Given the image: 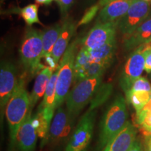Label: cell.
<instances>
[{
	"instance_id": "obj_1",
	"label": "cell",
	"mask_w": 151,
	"mask_h": 151,
	"mask_svg": "<svg viewBox=\"0 0 151 151\" xmlns=\"http://www.w3.org/2000/svg\"><path fill=\"white\" fill-rule=\"evenodd\" d=\"M30 109L29 95L22 78L18 81L12 97L6 107L5 113L9 127L10 148L16 146V137L20 126Z\"/></svg>"
},
{
	"instance_id": "obj_2",
	"label": "cell",
	"mask_w": 151,
	"mask_h": 151,
	"mask_svg": "<svg viewBox=\"0 0 151 151\" xmlns=\"http://www.w3.org/2000/svg\"><path fill=\"white\" fill-rule=\"evenodd\" d=\"M126 101L122 95L117 96L106 111L100 124L97 148L103 149L107 143L121 130L127 122Z\"/></svg>"
},
{
	"instance_id": "obj_3",
	"label": "cell",
	"mask_w": 151,
	"mask_h": 151,
	"mask_svg": "<svg viewBox=\"0 0 151 151\" xmlns=\"http://www.w3.org/2000/svg\"><path fill=\"white\" fill-rule=\"evenodd\" d=\"M103 76L83 79L76 83L66 99V109L71 118L74 119L81 111L92 101L101 86Z\"/></svg>"
},
{
	"instance_id": "obj_4",
	"label": "cell",
	"mask_w": 151,
	"mask_h": 151,
	"mask_svg": "<svg viewBox=\"0 0 151 151\" xmlns=\"http://www.w3.org/2000/svg\"><path fill=\"white\" fill-rule=\"evenodd\" d=\"M78 43V40H75L69 45L60 61L56 82L55 110L60 108L64 101H66L71 85L74 78V65L76 57V52Z\"/></svg>"
},
{
	"instance_id": "obj_5",
	"label": "cell",
	"mask_w": 151,
	"mask_h": 151,
	"mask_svg": "<svg viewBox=\"0 0 151 151\" xmlns=\"http://www.w3.org/2000/svg\"><path fill=\"white\" fill-rule=\"evenodd\" d=\"M42 51V32L34 28L27 29L20 47V55L24 69L30 74L35 75L44 68L41 64Z\"/></svg>"
},
{
	"instance_id": "obj_6",
	"label": "cell",
	"mask_w": 151,
	"mask_h": 151,
	"mask_svg": "<svg viewBox=\"0 0 151 151\" xmlns=\"http://www.w3.org/2000/svg\"><path fill=\"white\" fill-rule=\"evenodd\" d=\"M94 120L95 111L88 109L79 121L65 151H87L93 134Z\"/></svg>"
},
{
	"instance_id": "obj_7",
	"label": "cell",
	"mask_w": 151,
	"mask_h": 151,
	"mask_svg": "<svg viewBox=\"0 0 151 151\" xmlns=\"http://www.w3.org/2000/svg\"><path fill=\"white\" fill-rule=\"evenodd\" d=\"M150 5L142 0H133L127 12L118 20V29L126 38L131 35L150 15Z\"/></svg>"
},
{
	"instance_id": "obj_8",
	"label": "cell",
	"mask_w": 151,
	"mask_h": 151,
	"mask_svg": "<svg viewBox=\"0 0 151 151\" xmlns=\"http://www.w3.org/2000/svg\"><path fill=\"white\" fill-rule=\"evenodd\" d=\"M145 52L146 50L141 45L137 47L124 65L120 79V85L124 93L129 91L145 69Z\"/></svg>"
},
{
	"instance_id": "obj_9",
	"label": "cell",
	"mask_w": 151,
	"mask_h": 151,
	"mask_svg": "<svg viewBox=\"0 0 151 151\" xmlns=\"http://www.w3.org/2000/svg\"><path fill=\"white\" fill-rule=\"evenodd\" d=\"M118 21L97 22L85 38L82 48L90 51L116 38Z\"/></svg>"
},
{
	"instance_id": "obj_10",
	"label": "cell",
	"mask_w": 151,
	"mask_h": 151,
	"mask_svg": "<svg viewBox=\"0 0 151 151\" xmlns=\"http://www.w3.org/2000/svg\"><path fill=\"white\" fill-rule=\"evenodd\" d=\"M16 67L11 62H1L0 69V106L1 117L18 83L16 81Z\"/></svg>"
},
{
	"instance_id": "obj_11",
	"label": "cell",
	"mask_w": 151,
	"mask_h": 151,
	"mask_svg": "<svg viewBox=\"0 0 151 151\" xmlns=\"http://www.w3.org/2000/svg\"><path fill=\"white\" fill-rule=\"evenodd\" d=\"M73 120L67 109H64L62 106L58 108L51 122L48 137L43 145L48 142L58 143L65 140L70 133Z\"/></svg>"
},
{
	"instance_id": "obj_12",
	"label": "cell",
	"mask_w": 151,
	"mask_h": 151,
	"mask_svg": "<svg viewBox=\"0 0 151 151\" xmlns=\"http://www.w3.org/2000/svg\"><path fill=\"white\" fill-rule=\"evenodd\" d=\"M37 137V130L33 124L32 111H29L17 134L16 146L18 151H35Z\"/></svg>"
},
{
	"instance_id": "obj_13",
	"label": "cell",
	"mask_w": 151,
	"mask_h": 151,
	"mask_svg": "<svg viewBox=\"0 0 151 151\" xmlns=\"http://www.w3.org/2000/svg\"><path fill=\"white\" fill-rule=\"evenodd\" d=\"M137 129L127 121L124 127L107 143L102 151H128L137 140Z\"/></svg>"
},
{
	"instance_id": "obj_14",
	"label": "cell",
	"mask_w": 151,
	"mask_h": 151,
	"mask_svg": "<svg viewBox=\"0 0 151 151\" xmlns=\"http://www.w3.org/2000/svg\"><path fill=\"white\" fill-rule=\"evenodd\" d=\"M133 0H115L101 9L97 22L118 21L129 10Z\"/></svg>"
},
{
	"instance_id": "obj_15",
	"label": "cell",
	"mask_w": 151,
	"mask_h": 151,
	"mask_svg": "<svg viewBox=\"0 0 151 151\" xmlns=\"http://www.w3.org/2000/svg\"><path fill=\"white\" fill-rule=\"evenodd\" d=\"M58 69L52 73L49 83L47 87L46 91L45 92L42 102L39 105L38 110L43 113L45 118L48 121V124L51 125V122L53 115L55 113V104L56 97V82L58 77Z\"/></svg>"
},
{
	"instance_id": "obj_16",
	"label": "cell",
	"mask_w": 151,
	"mask_h": 151,
	"mask_svg": "<svg viewBox=\"0 0 151 151\" xmlns=\"http://www.w3.org/2000/svg\"><path fill=\"white\" fill-rule=\"evenodd\" d=\"M151 41V14L129 37L124 38V46L127 50L137 48Z\"/></svg>"
},
{
	"instance_id": "obj_17",
	"label": "cell",
	"mask_w": 151,
	"mask_h": 151,
	"mask_svg": "<svg viewBox=\"0 0 151 151\" xmlns=\"http://www.w3.org/2000/svg\"><path fill=\"white\" fill-rule=\"evenodd\" d=\"M77 26L70 20H65L62 24V29L52 52V58L58 65L62 57L69 46V41L74 34Z\"/></svg>"
},
{
	"instance_id": "obj_18",
	"label": "cell",
	"mask_w": 151,
	"mask_h": 151,
	"mask_svg": "<svg viewBox=\"0 0 151 151\" xmlns=\"http://www.w3.org/2000/svg\"><path fill=\"white\" fill-rule=\"evenodd\" d=\"M52 73H53V69L49 67H44L42 70L38 73L37 78L35 79V84H34L32 91L29 95V111H32L37 101L41 97H43Z\"/></svg>"
},
{
	"instance_id": "obj_19",
	"label": "cell",
	"mask_w": 151,
	"mask_h": 151,
	"mask_svg": "<svg viewBox=\"0 0 151 151\" xmlns=\"http://www.w3.org/2000/svg\"><path fill=\"white\" fill-rule=\"evenodd\" d=\"M116 51V39L114 38L102 46L90 50L89 52L92 61L101 62L111 66L114 60Z\"/></svg>"
},
{
	"instance_id": "obj_20",
	"label": "cell",
	"mask_w": 151,
	"mask_h": 151,
	"mask_svg": "<svg viewBox=\"0 0 151 151\" xmlns=\"http://www.w3.org/2000/svg\"><path fill=\"white\" fill-rule=\"evenodd\" d=\"M62 24H55L42 32V58H44L45 59L50 58L52 55V50L61 33Z\"/></svg>"
},
{
	"instance_id": "obj_21",
	"label": "cell",
	"mask_w": 151,
	"mask_h": 151,
	"mask_svg": "<svg viewBox=\"0 0 151 151\" xmlns=\"http://www.w3.org/2000/svg\"><path fill=\"white\" fill-rule=\"evenodd\" d=\"M150 92L148 91H130L126 93L127 99L139 113L144 108L150 99Z\"/></svg>"
},
{
	"instance_id": "obj_22",
	"label": "cell",
	"mask_w": 151,
	"mask_h": 151,
	"mask_svg": "<svg viewBox=\"0 0 151 151\" xmlns=\"http://www.w3.org/2000/svg\"><path fill=\"white\" fill-rule=\"evenodd\" d=\"M112 85L110 83L101 84L99 90L91 101V104L90 106L89 109L94 110L99 106L102 104L109 97L112 92Z\"/></svg>"
},
{
	"instance_id": "obj_23",
	"label": "cell",
	"mask_w": 151,
	"mask_h": 151,
	"mask_svg": "<svg viewBox=\"0 0 151 151\" xmlns=\"http://www.w3.org/2000/svg\"><path fill=\"white\" fill-rule=\"evenodd\" d=\"M39 6L37 4H29L19 10L20 16L28 25L31 26L35 23H40L38 16Z\"/></svg>"
},
{
	"instance_id": "obj_24",
	"label": "cell",
	"mask_w": 151,
	"mask_h": 151,
	"mask_svg": "<svg viewBox=\"0 0 151 151\" xmlns=\"http://www.w3.org/2000/svg\"><path fill=\"white\" fill-rule=\"evenodd\" d=\"M110 67V65H106V64L92 61L83 74L81 80L94 76H103L105 71Z\"/></svg>"
},
{
	"instance_id": "obj_25",
	"label": "cell",
	"mask_w": 151,
	"mask_h": 151,
	"mask_svg": "<svg viewBox=\"0 0 151 151\" xmlns=\"http://www.w3.org/2000/svg\"><path fill=\"white\" fill-rule=\"evenodd\" d=\"M137 122L141 129L146 136L151 134V113L143 109L137 113Z\"/></svg>"
},
{
	"instance_id": "obj_26",
	"label": "cell",
	"mask_w": 151,
	"mask_h": 151,
	"mask_svg": "<svg viewBox=\"0 0 151 151\" xmlns=\"http://www.w3.org/2000/svg\"><path fill=\"white\" fill-rule=\"evenodd\" d=\"M148 91L151 92V85L145 77H139L137 78L129 91ZM128 91V92H129ZM126 94V93H125Z\"/></svg>"
},
{
	"instance_id": "obj_27",
	"label": "cell",
	"mask_w": 151,
	"mask_h": 151,
	"mask_svg": "<svg viewBox=\"0 0 151 151\" xmlns=\"http://www.w3.org/2000/svg\"><path fill=\"white\" fill-rule=\"evenodd\" d=\"M99 9H100V6L99 4L92 6L90 7V8L86 11V14H84V16H83V18H81V20L78 22V24L76 25L77 27H78V26L80 25H83V24L89 23L92 19L94 18V16H96V15H97Z\"/></svg>"
},
{
	"instance_id": "obj_28",
	"label": "cell",
	"mask_w": 151,
	"mask_h": 151,
	"mask_svg": "<svg viewBox=\"0 0 151 151\" xmlns=\"http://www.w3.org/2000/svg\"><path fill=\"white\" fill-rule=\"evenodd\" d=\"M60 6V11L63 15H65L73 4V0H55Z\"/></svg>"
},
{
	"instance_id": "obj_29",
	"label": "cell",
	"mask_w": 151,
	"mask_h": 151,
	"mask_svg": "<svg viewBox=\"0 0 151 151\" xmlns=\"http://www.w3.org/2000/svg\"><path fill=\"white\" fill-rule=\"evenodd\" d=\"M145 71L146 73H151V47L145 52Z\"/></svg>"
},
{
	"instance_id": "obj_30",
	"label": "cell",
	"mask_w": 151,
	"mask_h": 151,
	"mask_svg": "<svg viewBox=\"0 0 151 151\" xmlns=\"http://www.w3.org/2000/svg\"><path fill=\"white\" fill-rule=\"evenodd\" d=\"M128 151H144V148L141 141L137 139L132 148Z\"/></svg>"
},
{
	"instance_id": "obj_31",
	"label": "cell",
	"mask_w": 151,
	"mask_h": 151,
	"mask_svg": "<svg viewBox=\"0 0 151 151\" xmlns=\"http://www.w3.org/2000/svg\"><path fill=\"white\" fill-rule=\"evenodd\" d=\"M144 151H151V134L146 136L144 141Z\"/></svg>"
},
{
	"instance_id": "obj_32",
	"label": "cell",
	"mask_w": 151,
	"mask_h": 151,
	"mask_svg": "<svg viewBox=\"0 0 151 151\" xmlns=\"http://www.w3.org/2000/svg\"><path fill=\"white\" fill-rule=\"evenodd\" d=\"M115 1V0H100L99 2L98 3V4H99L100 8H101V7H102V8H103V7L104 6H106V4H108L109 3H110V2H111V1Z\"/></svg>"
},
{
	"instance_id": "obj_33",
	"label": "cell",
	"mask_w": 151,
	"mask_h": 151,
	"mask_svg": "<svg viewBox=\"0 0 151 151\" xmlns=\"http://www.w3.org/2000/svg\"><path fill=\"white\" fill-rule=\"evenodd\" d=\"M52 1H53V0H36V1H37L38 4L46 5L50 4L52 2Z\"/></svg>"
},
{
	"instance_id": "obj_34",
	"label": "cell",
	"mask_w": 151,
	"mask_h": 151,
	"mask_svg": "<svg viewBox=\"0 0 151 151\" xmlns=\"http://www.w3.org/2000/svg\"><path fill=\"white\" fill-rule=\"evenodd\" d=\"M142 1H146V2L150 3V1H151V0H142Z\"/></svg>"
},
{
	"instance_id": "obj_35",
	"label": "cell",
	"mask_w": 151,
	"mask_h": 151,
	"mask_svg": "<svg viewBox=\"0 0 151 151\" xmlns=\"http://www.w3.org/2000/svg\"><path fill=\"white\" fill-rule=\"evenodd\" d=\"M150 101V102L151 103V92H150V101Z\"/></svg>"
},
{
	"instance_id": "obj_36",
	"label": "cell",
	"mask_w": 151,
	"mask_h": 151,
	"mask_svg": "<svg viewBox=\"0 0 151 151\" xmlns=\"http://www.w3.org/2000/svg\"><path fill=\"white\" fill-rule=\"evenodd\" d=\"M150 77H151V73H150Z\"/></svg>"
}]
</instances>
